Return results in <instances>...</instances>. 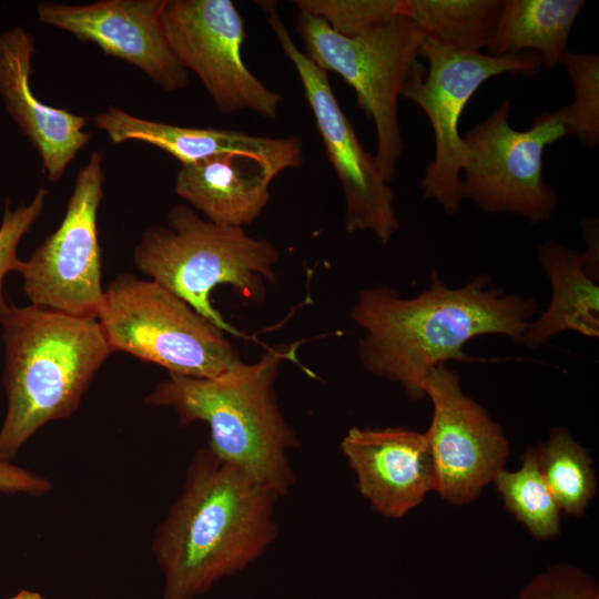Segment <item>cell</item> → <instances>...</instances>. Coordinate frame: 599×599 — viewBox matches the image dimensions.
Listing matches in <instances>:
<instances>
[{"instance_id":"14","label":"cell","mask_w":599,"mask_h":599,"mask_svg":"<svg viewBox=\"0 0 599 599\" xmlns=\"http://www.w3.org/2000/svg\"><path fill=\"white\" fill-rule=\"evenodd\" d=\"M166 0H99L89 4L40 2L41 23L62 29L81 42L97 44L166 91L184 89L189 72L165 35L162 14Z\"/></svg>"},{"instance_id":"13","label":"cell","mask_w":599,"mask_h":599,"mask_svg":"<svg viewBox=\"0 0 599 599\" xmlns=\"http://www.w3.org/2000/svg\"><path fill=\"white\" fill-rule=\"evenodd\" d=\"M425 396L433 405L425 435L434 490L453 505H466L505 469L508 439L500 425L463 392L458 373L448 364L429 370Z\"/></svg>"},{"instance_id":"2","label":"cell","mask_w":599,"mask_h":599,"mask_svg":"<svg viewBox=\"0 0 599 599\" xmlns=\"http://www.w3.org/2000/svg\"><path fill=\"white\" fill-rule=\"evenodd\" d=\"M280 497L242 469L197 450L152 545L161 599H196L262 557L278 536Z\"/></svg>"},{"instance_id":"24","label":"cell","mask_w":599,"mask_h":599,"mask_svg":"<svg viewBox=\"0 0 599 599\" xmlns=\"http://www.w3.org/2000/svg\"><path fill=\"white\" fill-rule=\"evenodd\" d=\"M573 91L572 102L562 106L567 135L585 146L599 144V55L569 51L564 60Z\"/></svg>"},{"instance_id":"8","label":"cell","mask_w":599,"mask_h":599,"mask_svg":"<svg viewBox=\"0 0 599 599\" xmlns=\"http://www.w3.org/2000/svg\"><path fill=\"white\" fill-rule=\"evenodd\" d=\"M510 111L506 99L461 136L467 149L461 195L485 213L517 214L540 224L559 202L544 176V152L567 135L562 109L539 113L525 131L510 125Z\"/></svg>"},{"instance_id":"1","label":"cell","mask_w":599,"mask_h":599,"mask_svg":"<svg viewBox=\"0 0 599 599\" xmlns=\"http://www.w3.org/2000/svg\"><path fill=\"white\" fill-rule=\"evenodd\" d=\"M538 311L535 298L494 286L488 274L450 287L435 270L429 287L413 297L388 285L362 290L351 319L364 332L357 355L365 370L398 384L409 399L418 400L425 397L432 368L474 362L465 345L477 336L502 335L522 343Z\"/></svg>"},{"instance_id":"4","label":"cell","mask_w":599,"mask_h":599,"mask_svg":"<svg viewBox=\"0 0 599 599\" xmlns=\"http://www.w3.org/2000/svg\"><path fill=\"white\" fill-rule=\"evenodd\" d=\"M8 398L0 428V461H10L49 422L70 416L112 354L95 318L0 297Z\"/></svg>"},{"instance_id":"27","label":"cell","mask_w":599,"mask_h":599,"mask_svg":"<svg viewBox=\"0 0 599 599\" xmlns=\"http://www.w3.org/2000/svg\"><path fill=\"white\" fill-rule=\"evenodd\" d=\"M48 190L40 187L30 203L11 210L6 206L0 224V297L3 296V280L7 274L18 272L21 260L17 255L22 237L29 232L43 212Z\"/></svg>"},{"instance_id":"7","label":"cell","mask_w":599,"mask_h":599,"mask_svg":"<svg viewBox=\"0 0 599 599\" xmlns=\"http://www.w3.org/2000/svg\"><path fill=\"white\" fill-rule=\"evenodd\" d=\"M304 53L325 72L337 73L356 93L357 103L374 122L377 166L389 183L403 152L398 98L420 81V32L403 14L357 37L335 32L325 20L297 13Z\"/></svg>"},{"instance_id":"20","label":"cell","mask_w":599,"mask_h":599,"mask_svg":"<svg viewBox=\"0 0 599 599\" xmlns=\"http://www.w3.org/2000/svg\"><path fill=\"white\" fill-rule=\"evenodd\" d=\"M583 0H504L488 54L534 53L542 68L562 65Z\"/></svg>"},{"instance_id":"11","label":"cell","mask_w":599,"mask_h":599,"mask_svg":"<svg viewBox=\"0 0 599 599\" xmlns=\"http://www.w3.org/2000/svg\"><path fill=\"white\" fill-rule=\"evenodd\" d=\"M285 57L292 62L315 118L327 158L339 180L344 195L343 223L347 233L370 232L382 245L399 230L395 194L382 175L375 156L361 144L342 111L327 72L316 65L292 39L275 4H261Z\"/></svg>"},{"instance_id":"17","label":"cell","mask_w":599,"mask_h":599,"mask_svg":"<svg viewBox=\"0 0 599 599\" xmlns=\"http://www.w3.org/2000/svg\"><path fill=\"white\" fill-rule=\"evenodd\" d=\"M92 122L115 144L144 142L167 152L182 165L221 154H238L261 162L276 176L303 163L302 140L297 136H256L234 130L179 126L142 119L114 105L95 114Z\"/></svg>"},{"instance_id":"12","label":"cell","mask_w":599,"mask_h":599,"mask_svg":"<svg viewBox=\"0 0 599 599\" xmlns=\"http://www.w3.org/2000/svg\"><path fill=\"white\" fill-rule=\"evenodd\" d=\"M162 22L177 60L196 74L221 113L251 110L276 118L282 95L243 62L244 21L231 0H166Z\"/></svg>"},{"instance_id":"19","label":"cell","mask_w":599,"mask_h":599,"mask_svg":"<svg viewBox=\"0 0 599 599\" xmlns=\"http://www.w3.org/2000/svg\"><path fill=\"white\" fill-rule=\"evenodd\" d=\"M538 258L550 282L551 298L530 322L522 344L538 348L567 331L598 337L599 273L591 267L587 253L549 240L539 246Z\"/></svg>"},{"instance_id":"9","label":"cell","mask_w":599,"mask_h":599,"mask_svg":"<svg viewBox=\"0 0 599 599\" xmlns=\"http://www.w3.org/2000/svg\"><path fill=\"white\" fill-rule=\"evenodd\" d=\"M419 54L428 61L426 74L400 97L422 109L434 132L435 154L422 179L423 195L454 215L464 201L460 175L467 149L458 124L466 104L494 77H535L542 67L531 52L501 57L459 52L423 34Z\"/></svg>"},{"instance_id":"26","label":"cell","mask_w":599,"mask_h":599,"mask_svg":"<svg viewBox=\"0 0 599 599\" xmlns=\"http://www.w3.org/2000/svg\"><path fill=\"white\" fill-rule=\"evenodd\" d=\"M517 599H599V589L582 569L557 565L535 576Z\"/></svg>"},{"instance_id":"5","label":"cell","mask_w":599,"mask_h":599,"mask_svg":"<svg viewBox=\"0 0 599 599\" xmlns=\"http://www.w3.org/2000/svg\"><path fill=\"white\" fill-rule=\"evenodd\" d=\"M133 260L152 281L235 335L237 331L213 306L211 293L219 285H229L244 300L263 303L266 282H276L280 251L268 238L212 223L190 205L177 203L167 212V226L146 229Z\"/></svg>"},{"instance_id":"18","label":"cell","mask_w":599,"mask_h":599,"mask_svg":"<svg viewBox=\"0 0 599 599\" xmlns=\"http://www.w3.org/2000/svg\"><path fill=\"white\" fill-rule=\"evenodd\" d=\"M274 179L275 175L256 160L221 154L181 165L175 192L207 221L244 227L267 206Z\"/></svg>"},{"instance_id":"25","label":"cell","mask_w":599,"mask_h":599,"mask_svg":"<svg viewBox=\"0 0 599 599\" xmlns=\"http://www.w3.org/2000/svg\"><path fill=\"white\" fill-rule=\"evenodd\" d=\"M300 12L322 18L338 34L357 37L403 14L404 0H295Z\"/></svg>"},{"instance_id":"16","label":"cell","mask_w":599,"mask_h":599,"mask_svg":"<svg viewBox=\"0 0 599 599\" xmlns=\"http://www.w3.org/2000/svg\"><path fill=\"white\" fill-rule=\"evenodd\" d=\"M34 39L21 27L0 33V97L7 112L39 153L55 183L89 143V118L44 104L30 84Z\"/></svg>"},{"instance_id":"3","label":"cell","mask_w":599,"mask_h":599,"mask_svg":"<svg viewBox=\"0 0 599 599\" xmlns=\"http://www.w3.org/2000/svg\"><path fill=\"white\" fill-rule=\"evenodd\" d=\"M298 343L270 346L255 363H240L214 378L169 375L146 396L172 408L181 426H209L207 449L272 489L288 496L296 484L290 451L300 440L276 397L280 366L295 357Z\"/></svg>"},{"instance_id":"28","label":"cell","mask_w":599,"mask_h":599,"mask_svg":"<svg viewBox=\"0 0 599 599\" xmlns=\"http://www.w3.org/2000/svg\"><path fill=\"white\" fill-rule=\"evenodd\" d=\"M50 489L51 483L45 477L10 461H0V491L39 497L49 493Z\"/></svg>"},{"instance_id":"22","label":"cell","mask_w":599,"mask_h":599,"mask_svg":"<svg viewBox=\"0 0 599 599\" xmlns=\"http://www.w3.org/2000/svg\"><path fill=\"white\" fill-rule=\"evenodd\" d=\"M534 449L539 469L561 512L581 516L597 489L589 453L568 430L559 427Z\"/></svg>"},{"instance_id":"23","label":"cell","mask_w":599,"mask_h":599,"mask_svg":"<svg viewBox=\"0 0 599 599\" xmlns=\"http://www.w3.org/2000/svg\"><path fill=\"white\" fill-rule=\"evenodd\" d=\"M506 508L538 539L560 531L561 510L539 469L534 448L522 456L518 470L502 469L494 480Z\"/></svg>"},{"instance_id":"29","label":"cell","mask_w":599,"mask_h":599,"mask_svg":"<svg viewBox=\"0 0 599 599\" xmlns=\"http://www.w3.org/2000/svg\"><path fill=\"white\" fill-rule=\"evenodd\" d=\"M8 599H45L43 598L39 592L30 591V590H21L13 597H10Z\"/></svg>"},{"instance_id":"21","label":"cell","mask_w":599,"mask_h":599,"mask_svg":"<svg viewBox=\"0 0 599 599\" xmlns=\"http://www.w3.org/2000/svg\"><path fill=\"white\" fill-rule=\"evenodd\" d=\"M504 0H404L405 16L420 34L456 51L488 48Z\"/></svg>"},{"instance_id":"10","label":"cell","mask_w":599,"mask_h":599,"mask_svg":"<svg viewBox=\"0 0 599 599\" xmlns=\"http://www.w3.org/2000/svg\"><path fill=\"white\" fill-rule=\"evenodd\" d=\"M103 161L102 151L91 153L77 175L60 226L21 261L17 273L32 305L97 319L104 293L97 226Z\"/></svg>"},{"instance_id":"6","label":"cell","mask_w":599,"mask_h":599,"mask_svg":"<svg viewBox=\"0 0 599 599\" xmlns=\"http://www.w3.org/2000/svg\"><path fill=\"white\" fill-rule=\"evenodd\" d=\"M97 321L112 353L158 364L169 375L214 378L243 362L221 327L152 280L116 275Z\"/></svg>"},{"instance_id":"15","label":"cell","mask_w":599,"mask_h":599,"mask_svg":"<svg viewBox=\"0 0 599 599\" xmlns=\"http://www.w3.org/2000/svg\"><path fill=\"white\" fill-rule=\"evenodd\" d=\"M341 449L356 475L361 495L386 518L404 517L434 490L425 433L406 427H352Z\"/></svg>"}]
</instances>
